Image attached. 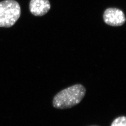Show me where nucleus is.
<instances>
[{
  "label": "nucleus",
  "mask_w": 126,
  "mask_h": 126,
  "mask_svg": "<svg viewBox=\"0 0 126 126\" xmlns=\"http://www.w3.org/2000/svg\"><path fill=\"white\" fill-rule=\"evenodd\" d=\"M86 93L85 87L81 84L70 86L55 96L53 106L55 108L60 109L71 108L81 102Z\"/></svg>",
  "instance_id": "obj_1"
},
{
  "label": "nucleus",
  "mask_w": 126,
  "mask_h": 126,
  "mask_svg": "<svg viewBox=\"0 0 126 126\" xmlns=\"http://www.w3.org/2000/svg\"><path fill=\"white\" fill-rule=\"evenodd\" d=\"M21 8L14 0H5L0 2V27L13 26L20 18Z\"/></svg>",
  "instance_id": "obj_2"
},
{
  "label": "nucleus",
  "mask_w": 126,
  "mask_h": 126,
  "mask_svg": "<svg viewBox=\"0 0 126 126\" xmlns=\"http://www.w3.org/2000/svg\"><path fill=\"white\" fill-rule=\"evenodd\" d=\"M103 18L105 23L113 27L122 26L126 21L124 12L122 10L115 8H109L106 9Z\"/></svg>",
  "instance_id": "obj_3"
},
{
  "label": "nucleus",
  "mask_w": 126,
  "mask_h": 126,
  "mask_svg": "<svg viewBox=\"0 0 126 126\" xmlns=\"http://www.w3.org/2000/svg\"><path fill=\"white\" fill-rule=\"evenodd\" d=\"M50 7L49 0H31L29 6L31 13L36 16H41L47 13Z\"/></svg>",
  "instance_id": "obj_4"
},
{
  "label": "nucleus",
  "mask_w": 126,
  "mask_h": 126,
  "mask_svg": "<svg viewBox=\"0 0 126 126\" xmlns=\"http://www.w3.org/2000/svg\"><path fill=\"white\" fill-rule=\"evenodd\" d=\"M111 126H126V117L121 116L116 118Z\"/></svg>",
  "instance_id": "obj_5"
}]
</instances>
